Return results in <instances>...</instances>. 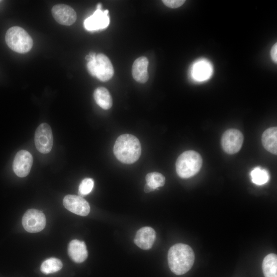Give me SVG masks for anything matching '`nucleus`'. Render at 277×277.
Returning a JSON list of instances; mask_svg holds the SVG:
<instances>
[{"label": "nucleus", "instance_id": "1", "mask_svg": "<svg viewBox=\"0 0 277 277\" xmlns=\"http://www.w3.org/2000/svg\"><path fill=\"white\" fill-rule=\"evenodd\" d=\"M194 252L189 245L176 244L170 247L168 252V263L171 271L176 275L187 272L194 262Z\"/></svg>", "mask_w": 277, "mask_h": 277}, {"label": "nucleus", "instance_id": "2", "mask_svg": "<svg viewBox=\"0 0 277 277\" xmlns=\"http://www.w3.org/2000/svg\"><path fill=\"white\" fill-rule=\"evenodd\" d=\"M113 152L118 160L124 164L136 162L141 154V145L135 136L124 134L119 136L114 144Z\"/></svg>", "mask_w": 277, "mask_h": 277}, {"label": "nucleus", "instance_id": "3", "mask_svg": "<svg viewBox=\"0 0 277 277\" xmlns=\"http://www.w3.org/2000/svg\"><path fill=\"white\" fill-rule=\"evenodd\" d=\"M202 165V159L200 154L193 150H187L180 155L176 160V173L181 178H189L200 171Z\"/></svg>", "mask_w": 277, "mask_h": 277}, {"label": "nucleus", "instance_id": "4", "mask_svg": "<svg viewBox=\"0 0 277 277\" xmlns=\"http://www.w3.org/2000/svg\"><path fill=\"white\" fill-rule=\"evenodd\" d=\"M5 41L11 50L19 53L29 52L33 44L32 38L29 34L19 26L12 27L7 31Z\"/></svg>", "mask_w": 277, "mask_h": 277}, {"label": "nucleus", "instance_id": "5", "mask_svg": "<svg viewBox=\"0 0 277 277\" xmlns=\"http://www.w3.org/2000/svg\"><path fill=\"white\" fill-rule=\"evenodd\" d=\"M87 68L92 76L102 82L109 80L114 74L111 61L106 55L101 53L96 54L94 59L88 62Z\"/></svg>", "mask_w": 277, "mask_h": 277}, {"label": "nucleus", "instance_id": "6", "mask_svg": "<svg viewBox=\"0 0 277 277\" xmlns=\"http://www.w3.org/2000/svg\"><path fill=\"white\" fill-rule=\"evenodd\" d=\"M213 73L214 67L212 62L205 57H200L191 65L189 77L192 82L201 84L210 80Z\"/></svg>", "mask_w": 277, "mask_h": 277}, {"label": "nucleus", "instance_id": "7", "mask_svg": "<svg viewBox=\"0 0 277 277\" xmlns=\"http://www.w3.org/2000/svg\"><path fill=\"white\" fill-rule=\"evenodd\" d=\"M53 141L50 126L46 123L40 124L34 134V143L37 150L43 154L49 153L52 148Z\"/></svg>", "mask_w": 277, "mask_h": 277}, {"label": "nucleus", "instance_id": "8", "mask_svg": "<svg viewBox=\"0 0 277 277\" xmlns=\"http://www.w3.org/2000/svg\"><path fill=\"white\" fill-rule=\"evenodd\" d=\"M46 217L40 210L30 209L28 210L22 218V224L28 232L36 233L42 230L46 225Z\"/></svg>", "mask_w": 277, "mask_h": 277}, {"label": "nucleus", "instance_id": "9", "mask_svg": "<svg viewBox=\"0 0 277 277\" xmlns=\"http://www.w3.org/2000/svg\"><path fill=\"white\" fill-rule=\"evenodd\" d=\"M243 140V134L240 130L229 129L225 131L222 135V147L227 153L234 154L241 149Z\"/></svg>", "mask_w": 277, "mask_h": 277}, {"label": "nucleus", "instance_id": "10", "mask_svg": "<svg viewBox=\"0 0 277 277\" xmlns=\"http://www.w3.org/2000/svg\"><path fill=\"white\" fill-rule=\"evenodd\" d=\"M33 161V157L29 151L25 150L18 151L12 164L14 172L19 177L26 176L30 172Z\"/></svg>", "mask_w": 277, "mask_h": 277}, {"label": "nucleus", "instance_id": "11", "mask_svg": "<svg viewBox=\"0 0 277 277\" xmlns=\"http://www.w3.org/2000/svg\"><path fill=\"white\" fill-rule=\"evenodd\" d=\"M63 204L70 212L83 216L87 215L90 211L88 202L78 195H66L63 199Z\"/></svg>", "mask_w": 277, "mask_h": 277}, {"label": "nucleus", "instance_id": "12", "mask_svg": "<svg viewBox=\"0 0 277 277\" xmlns=\"http://www.w3.org/2000/svg\"><path fill=\"white\" fill-rule=\"evenodd\" d=\"M51 12L54 19L63 25L70 26L76 20L77 16L75 10L67 5H56L52 7Z\"/></svg>", "mask_w": 277, "mask_h": 277}, {"label": "nucleus", "instance_id": "13", "mask_svg": "<svg viewBox=\"0 0 277 277\" xmlns=\"http://www.w3.org/2000/svg\"><path fill=\"white\" fill-rule=\"evenodd\" d=\"M108 10L103 11L96 10L94 13L87 18L84 23L85 28L90 31H96L106 28L110 22Z\"/></svg>", "mask_w": 277, "mask_h": 277}, {"label": "nucleus", "instance_id": "14", "mask_svg": "<svg viewBox=\"0 0 277 277\" xmlns=\"http://www.w3.org/2000/svg\"><path fill=\"white\" fill-rule=\"evenodd\" d=\"M155 238L156 233L154 230L150 227L145 226L137 230L134 242L140 248L148 250L152 247Z\"/></svg>", "mask_w": 277, "mask_h": 277}, {"label": "nucleus", "instance_id": "15", "mask_svg": "<svg viewBox=\"0 0 277 277\" xmlns=\"http://www.w3.org/2000/svg\"><path fill=\"white\" fill-rule=\"evenodd\" d=\"M68 252L71 259L77 263L83 262L88 256V251L85 243L78 240H72L69 243Z\"/></svg>", "mask_w": 277, "mask_h": 277}, {"label": "nucleus", "instance_id": "16", "mask_svg": "<svg viewBox=\"0 0 277 277\" xmlns=\"http://www.w3.org/2000/svg\"><path fill=\"white\" fill-rule=\"evenodd\" d=\"M148 60L145 56H141L134 61L132 67V75L136 82L145 83L148 81Z\"/></svg>", "mask_w": 277, "mask_h": 277}, {"label": "nucleus", "instance_id": "17", "mask_svg": "<svg viewBox=\"0 0 277 277\" xmlns=\"http://www.w3.org/2000/svg\"><path fill=\"white\" fill-rule=\"evenodd\" d=\"M262 142L266 150L273 154H276L277 128L272 127L265 130L262 136Z\"/></svg>", "mask_w": 277, "mask_h": 277}, {"label": "nucleus", "instance_id": "18", "mask_svg": "<svg viewBox=\"0 0 277 277\" xmlns=\"http://www.w3.org/2000/svg\"><path fill=\"white\" fill-rule=\"evenodd\" d=\"M93 97L96 103L102 109L107 110L112 105V97L105 87H100L95 89Z\"/></svg>", "mask_w": 277, "mask_h": 277}, {"label": "nucleus", "instance_id": "19", "mask_svg": "<svg viewBox=\"0 0 277 277\" xmlns=\"http://www.w3.org/2000/svg\"><path fill=\"white\" fill-rule=\"evenodd\" d=\"M265 277H277V256L274 253L267 255L262 263Z\"/></svg>", "mask_w": 277, "mask_h": 277}, {"label": "nucleus", "instance_id": "20", "mask_svg": "<svg viewBox=\"0 0 277 277\" xmlns=\"http://www.w3.org/2000/svg\"><path fill=\"white\" fill-rule=\"evenodd\" d=\"M62 267L63 264L60 260L51 258L42 263L40 269L42 273L48 274L59 271Z\"/></svg>", "mask_w": 277, "mask_h": 277}, {"label": "nucleus", "instance_id": "21", "mask_svg": "<svg viewBox=\"0 0 277 277\" xmlns=\"http://www.w3.org/2000/svg\"><path fill=\"white\" fill-rule=\"evenodd\" d=\"M252 182L257 185H262L269 180L270 176L268 172L259 167H255L250 172Z\"/></svg>", "mask_w": 277, "mask_h": 277}, {"label": "nucleus", "instance_id": "22", "mask_svg": "<svg viewBox=\"0 0 277 277\" xmlns=\"http://www.w3.org/2000/svg\"><path fill=\"white\" fill-rule=\"evenodd\" d=\"M146 184L154 190L164 185L165 177L159 172H153L146 175Z\"/></svg>", "mask_w": 277, "mask_h": 277}, {"label": "nucleus", "instance_id": "23", "mask_svg": "<svg viewBox=\"0 0 277 277\" xmlns=\"http://www.w3.org/2000/svg\"><path fill=\"white\" fill-rule=\"evenodd\" d=\"M94 186V181L90 178H85L79 185L78 194L83 197L90 193Z\"/></svg>", "mask_w": 277, "mask_h": 277}, {"label": "nucleus", "instance_id": "24", "mask_svg": "<svg viewBox=\"0 0 277 277\" xmlns=\"http://www.w3.org/2000/svg\"><path fill=\"white\" fill-rule=\"evenodd\" d=\"M165 6L170 8H177L182 6L185 2L184 0H163Z\"/></svg>", "mask_w": 277, "mask_h": 277}, {"label": "nucleus", "instance_id": "25", "mask_svg": "<svg viewBox=\"0 0 277 277\" xmlns=\"http://www.w3.org/2000/svg\"><path fill=\"white\" fill-rule=\"evenodd\" d=\"M270 57L272 61L274 63H277V44L276 43H274L272 46L270 52Z\"/></svg>", "mask_w": 277, "mask_h": 277}, {"label": "nucleus", "instance_id": "26", "mask_svg": "<svg viewBox=\"0 0 277 277\" xmlns=\"http://www.w3.org/2000/svg\"><path fill=\"white\" fill-rule=\"evenodd\" d=\"M96 54L95 52H90L88 55H87L85 58L89 62L93 59H94L96 57Z\"/></svg>", "mask_w": 277, "mask_h": 277}, {"label": "nucleus", "instance_id": "27", "mask_svg": "<svg viewBox=\"0 0 277 277\" xmlns=\"http://www.w3.org/2000/svg\"><path fill=\"white\" fill-rule=\"evenodd\" d=\"M153 190L147 184H145V187H144V191L146 193L150 192L151 191H152Z\"/></svg>", "mask_w": 277, "mask_h": 277}, {"label": "nucleus", "instance_id": "28", "mask_svg": "<svg viewBox=\"0 0 277 277\" xmlns=\"http://www.w3.org/2000/svg\"><path fill=\"white\" fill-rule=\"evenodd\" d=\"M101 8H102V4L101 3L97 4V5L96 6V9L97 10H102Z\"/></svg>", "mask_w": 277, "mask_h": 277}]
</instances>
